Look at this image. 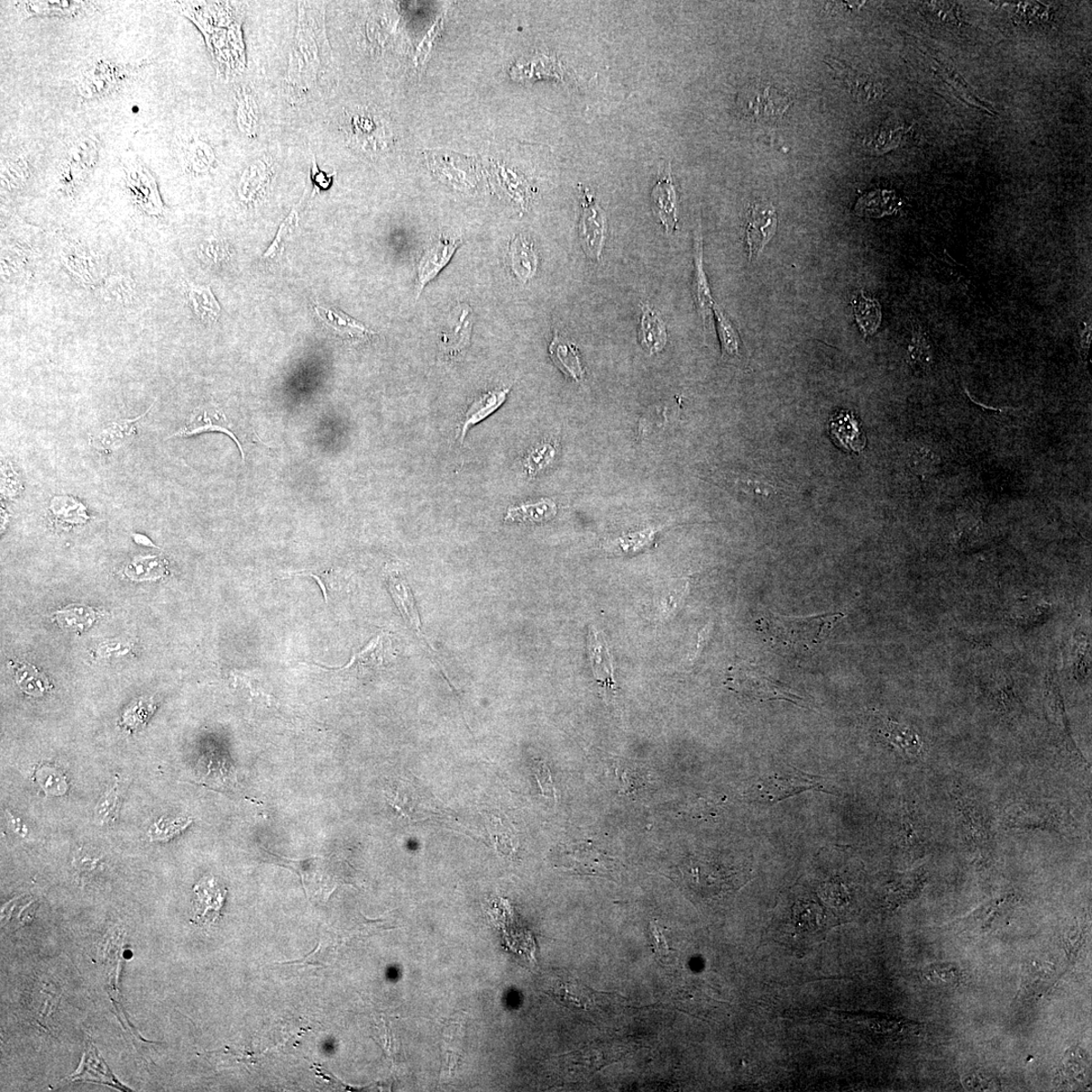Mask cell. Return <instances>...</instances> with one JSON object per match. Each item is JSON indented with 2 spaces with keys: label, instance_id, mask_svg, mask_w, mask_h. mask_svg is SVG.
<instances>
[{
  "label": "cell",
  "instance_id": "30",
  "mask_svg": "<svg viewBox=\"0 0 1092 1092\" xmlns=\"http://www.w3.org/2000/svg\"><path fill=\"white\" fill-rule=\"evenodd\" d=\"M878 734L905 756L919 757L922 754L923 742L919 734L901 723L883 719L878 729Z\"/></svg>",
  "mask_w": 1092,
  "mask_h": 1092
},
{
  "label": "cell",
  "instance_id": "18",
  "mask_svg": "<svg viewBox=\"0 0 1092 1092\" xmlns=\"http://www.w3.org/2000/svg\"><path fill=\"white\" fill-rule=\"evenodd\" d=\"M460 243L458 240H449L442 237L427 248L424 254L422 255L418 265L416 286L418 297L427 284L434 280L438 273L451 261Z\"/></svg>",
  "mask_w": 1092,
  "mask_h": 1092
},
{
  "label": "cell",
  "instance_id": "38",
  "mask_svg": "<svg viewBox=\"0 0 1092 1092\" xmlns=\"http://www.w3.org/2000/svg\"><path fill=\"white\" fill-rule=\"evenodd\" d=\"M510 255L512 269L523 282L534 278L537 268L534 244L518 236L510 244Z\"/></svg>",
  "mask_w": 1092,
  "mask_h": 1092
},
{
  "label": "cell",
  "instance_id": "34",
  "mask_svg": "<svg viewBox=\"0 0 1092 1092\" xmlns=\"http://www.w3.org/2000/svg\"><path fill=\"white\" fill-rule=\"evenodd\" d=\"M831 434L838 445L852 452H861L865 445L858 421L848 411L834 415L831 421Z\"/></svg>",
  "mask_w": 1092,
  "mask_h": 1092
},
{
  "label": "cell",
  "instance_id": "19",
  "mask_svg": "<svg viewBox=\"0 0 1092 1092\" xmlns=\"http://www.w3.org/2000/svg\"><path fill=\"white\" fill-rule=\"evenodd\" d=\"M651 207L655 215L662 222L667 233H674L678 224L677 197L669 168L658 180L651 191Z\"/></svg>",
  "mask_w": 1092,
  "mask_h": 1092
},
{
  "label": "cell",
  "instance_id": "39",
  "mask_svg": "<svg viewBox=\"0 0 1092 1092\" xmlns=\"http://www.w3.org/2000/svg\"><path fill=\"white\" fill-rule=\"evenodd\" d=\"M98 614L93 608L71 605L55 613V620L62 629L69 631H84L93 626Z\"/></svg>",
  "mask_w": 1092,
  "mask_h": 1092
},
{
  "label": "cell",
  "instance_id": "44",
  "mask_svg": "<svg viewBox=\"0 0 1092 1092\" xmlns=\"http://www.w3.org/2000/svg\"><path fill=\"white\" fill-rule=\"evenodd\" d=\"M556 507L552 501H544L508 511L507 519L513 521L545 522L556 516Z\"/></svg>",
  "mask_w": 1092,
  "mask_h": 1092
},
{
  "label": "cell",
  "instance_id": "35",
  "mask_svg": "<svg viewBox=\"0 0 1092 1092\" xmlns=\"http://www.w3.org/2000/svg\"><path fill=\"white\" fill-rule=\"evenodd\" d=\"M901 204L895 192L875 190L859 199L855 213L861 217L880 218L895 213Z\"/></svg>",
  "mask_w": 1092,
  "mask_h": 1092
},
{
  "label": "cell",
  "instance_id": "13",
  "mask_svg": "<svg viewBox=\"0 0 1092 1092\" xmlns=\"http://www.w3.org/2000/svg\"><path fill=\"white\" fill-rule=\"evenodd\" d=\"M777 223L778 217L772 206L756 205L750 209L746 231L750 261L757 260L764 247L772 240L777 230Z\"/></svg>",
  "mask_w": 1092,
  "mask_h": 1092
},
{
  "label": "cell",
  "instance_id": "32",
  "mask_svg": "<svg viewBox=\"0 0 1092 1092\" xmlns=\"http://www.w3.org/2000/svg\"><path fill=\"white\" fill-rule=\"evenodd\" d=\"M509 393L510 389L491 391L482 394V396L476 398L472 403V405L465 413L461 435L462 443L473 426L479 424L480 422L488 418L503 405L505 401L507 400Z\"/></svg>",
  "mask_w": 1092,
  "mask_h": 1092
},
{
  "label": "cell",
  "instance_id": "24",
  "mask_svg": "<svg viewBox=\"0 0 1092 1092\" xmlns=\"http://www.w3.org/2000/svg\"><path fill=\"white\" fill-rule=\"evenodd\" d=\"M179 156L183 168L191 174L207 173L217 160L213 147L198 137L188 138L180 143Z\"/></svg>",
  "mask_w": 1092,
  "mask_h": 1092
},
{
  "label": "cell",
  "instance_id": "31",
  "mask_svg": "<svg viewBox=\"0 0 1092 1092\" xmlns=\"http://www.w3.org/2000/svg\"><path fill=\"white\" fill-rule=\"evenodd\" d=\"M187 298L192 313L200 322L208 325L214 324L221 316V306L209 286H197V284L189 283Z\"/></svg>",
  "mask_w": 1092,
  "mask_h": 1092
},
{
  "label": "cell",
  "instance_id": "10",
  "mask_svg": "<svg viewBox=\"0 0 1092 1092\" xmlns=\"http://www.w3.org/2000/svg\"><path fill=\"white\" fill-rule=\"evenodd\" d=\"M732 681L736 682L737 691L750 699L785 700L797 705L803 702L801 697L757 667L740 669Z\"/></svg>",
  "mask_w": 1092,
  "mask_h": 1092
},
{
  "label": "cell",
  "instance_id": "56",
  "mask_svg": "<svg viewBox=\"0 0 1092 1092\" xmlns=\"http://www.w3.org/2000/svg\"><path fill=\"white\" fill-rule=\"evenodd\" d=\"M650 932H651V935H653L655 948H656V952L658 953V955L660 957L667 956L668 954L669 953V948L668 946L665 934H664L665 929L663 930L662 928H660V926L657 923H653V924H651V926H650Z\"/></svg>",
  "mask_w": 1092,
  "mask_h": 1092
},
{
  "label": "cell",
  "instance_id": "6",
  "mask_svg": "<svg viewBox=\"0 0 1092 1092\" xmlns=\"http://www.w3.org/2000/svg\"><path fill=\"white\" fill-rule=\"evenodd\" d=\"M125 188L137 210L159 219L165 213L158 182L152 172L135 154L127 155L123 164Z\"/></svg>",
  "mask_w": 1092,
  "mask_h": 1092
},
{
  "label": "cell",
  "instance_id": "21",
  "mask_svg": "<svg viewBox=\"0 0 1092 1092\" xmlns=\"http://www.w3.org/2000/svg\"><path fill=\"white\" fill-rule=\"evenodd\" d=\"M391 648L390 639L384 635H381L373 638L359 654L353 655L351 662L342 668H325L319 666L320 668L336 669V671H343V669H356L360 674H369L374 669H378L387 664L389 660V649Z\"/></svg>",
  "mask_w": 1092,
  "mask_h": 1092
},
{
  "label": "cell",
  "instance_id": "2",
  "mask_svg": "<svg viewBox=\"0 0 1092 1092\" xmlns=\"http://www.w3.org/2000/svg\"><path fill=\"white\" fill-rule=\"evenodd\" d=\"M229 3H183L180 12L194 22L204 34L208 47L217 64L218 73L223 76L240 71L244 61L240 42V26L234 18Z\"/></svg>",
  "mask_w": 1092,
  "mask_h": 1092
},
{
  "label": "cell",
  "instance_id": "14",
  "mask_svg": "<svg viewBox=\"0 0 1092 1092\" xmlns=\"http://www.w3.org/2000/svg\"><path fill=\"white\" fill-rule=\"evenodd\" d=\"M154 403L155 402L140 416L109 422V424L100 427L96 434L90 436V445L100 453L113 454L118 451V449L131 444L138 434V422L148 414Z\"/></svg>",
  "mask_w": 1092,
  "mask_h": 1092
},
{
  "label": "cell",
  "instance_id": "23",
  "mask_svg": "<svg viewBox=\"0 0 1092 1092\" xmlns=\"http://www.w3.org/2000/svg\"><path fill=\"white\" fill-rule=\"evenodd\" d=\"M638 342L649 354L663 352L668 342V332L664 321L648 302L641 305Z\"/></svg>",
  "mask_w": 1092,
  "mask_h": 1092
},
{
  "label": "cell",
  "instance_id": "7",
  "mask_svg": "<svg viewBox=\"0 0 1092 1092\" xmlns=\"http://www.w3.org/2000/svg\"><path fill=\"white\" fill-rule=\"evenodd\" d=\"M59 260L70 278L87 289L98 290L111 273L105 255L77 241L60 247Z\"/></svg>",
  "mask_w": 1092,
  "mask_h": 1092
},
{
  "label": "cell",
  "instance_id": "15",
  "mask_svg": "<svg viewBox=\"0 0 1092 1092\" xmlns=\"http://www.w3.org/2000/svg\"><path fill=\"white\" fill-rule=\"evenodd\" d=\"M566 857L568 859L566 867L581 874L609 877L617 869V862L613 858L596 849L591 843H577L566 852Z\"/></svg>",
  "mask_w": 1092,
  "mask_h": 1092
},
{
  "label": "cell",
  "instance_id": "8",
  "mask_svg": "<svg viewBox=\"0 0 1092 1092\" xmlns=\"http://www.w3.org/2000/svg\"><path fill=\"white\" fill-rule=\"evenodd\" d=\"M380 117L366 108L345 112L342 130L346 140L354 148L367 154L379 153L387 146V130Z\"/></svg>",
  "mask_w": 1092,
  "mask_h": 1092
},
{
  "label": "cell",
  "instance_id": "49",
  "mask_svg": "<svg viewBox=\"0 0 1092 1092\" xmlns=\"http://www.w3.org/2000/svg\"><path fill=\"white\" fill-rule=\"evenodd\" d=\"M297 225L298 212L297 209H292L290 216L281 225L278 235L270 246L269 250L264 253V259H273V257L281 253L284 240H286V238L290 236Z\"/></svg>",
  "mask_w": 1092,
  "mask_h": 1092
},
{
  "label": "cell",
  "instance_id": "57",
  "mask_svg": "<svg viewBox=\"0 0 1092 1092\" xmlns=\"http://www.w3.org/2000/svg\"><path fill=\"white\" fill-rule=\"evenodd\" d=\"M133 539L135 540V543L138 545H140L143 546H148V547H158L152 543V540L150 538L147 537L144 535L135 534V535H133Z\"/></svg>",
  "mask_w": 1092,
  "mask_h": 1092
},
{
  "label": "cell",
  "instance_id": "53",
  "mask_svg": "<svg viewBox=\"0 0 1092 1092\" xmlns=\"http://www.w3.org/2000/svg\"><path fill=\"white\" fill-rule=\"evenodd\" d=\"M442 26L443 20H439L433 27H431V30L425 36L424 41H422L420 44L415 56V63L418 66H422V64L426 61L428 54L431 48H433V44L434 43L436 36L439 35L440 31H442Z\"/></svg>",
  "mask_w": 1092,
  "mask_h": 1092
},
{
  "label": "cell",
  "instance_id": "40",
  "mask_svg": "<svg viewBox=\"0 0 1092 1092\" xmlns=\"http://www.w3.org/2000/svg\"><path fill=\"white\" fill-rule=\"evenodd\" d=\"M853 311L857 323L861 332L865 336L876 332L881 323V308L876 300L867 298L864 293L861 292L855 300L852 301Z\"/></svg>",
  "mask_w": 1092,
  "mask_h": 1092
},
{
  "label": "cell",
  "instance_id": "12",
  "mask_svg": "<svg viewBox=\"0 0 1092 1092\" xmlns=\"http://www.w3.org/2000/svg\"><path fill=\"white\" fill-rule=\"evenodd\" d=\"M36 158L29 150H12L2 153L0 181L2 192L15 194L29 187L35 172Z\"/></svg>",
  "mask_w": 1092,
  "mask_h": 1092
},
{
  "label": "cell",
  "instance_id": "26",
  "mask_svg": "<svg viewBox=\"0 0 1092 1092\" xmlns=\"http://www.w3.org/2000/svg\"><path fill=\"white\" fill-rule=\"evenodd\" d=\"M549 355L550 359L558 367V370L563 372L567 378H571L575 382H582L584 380L585 371L577 345L567 341V339L559 336L556 332L552 343L549 345Z\"/></svg>",
  "mask_w": 1092,
  "mask_h": 1092
},
{
  "label": "cell",
  "instance_id": "36",
  "mask_svg": "<svg viewBox=\"0 0 1092 1092\" xmlns=\"http://www.w3.org/2000/svg\"><path fill=\"white\" fill-rule=\"evenodd\" d=\"M389 589L403 619L422 637L421 621L416 608L414 597L408 584L397 576H392L389 580Z\"/></svg>",
  "mask_w": 1092,
  "mask_h": 1092
},
{
  "label": "cell",
  "instance_id": "43",
  "mask_svg": "<svg viewBox=\"0 0 1092 1092\" xmlns=\"http://www.w3.org/2000/svg\"><path fill=\"white\" fill-rule=\"evenodd\" d=\"M444 1053L446 1055V1068L453 1072L460 1063L464 1043V1031L462 1026L449 1025L444 1033Z\"/></svg>",
  "mask_w": 1092,
  "mask_h": 1092
},
{
  "label": "cell",
  "instance_id": "20",
  "mask_svg": "<svg viewBox=\"0 0 1092 1092\" xmlns=\"http://www.w3.org/2000/svg\"><path fill=\"white\" fill-rule=\"evenodd\" d=\"M205 433H221L231 437L237 446L240 447L243 461H245V454L240 440L237 439L230 428H229L224 415L214 408L196 410L194 414L190 416L186 426L170 437H189Z\"/></svg>",
  "mask_w": 1092,
  "mask_h": 1092
},
{
  "label": "cell",
  "instance_id": "3",
  "mask_svg": "<svg viewBox=\"0 0 1092 1092\" xmlns=\"http://www.w3.org/2000/svg\"><path fill=\"white\" fill-rule=\"evenodd\" d=\"M843 617L845 614L842 613L809 617H786L768 613L757 621V627L773 647L807 651L822 644Z\"/></svg>",
  "mask_w": 1092,
  "mask_h": 1092
},
{
  "label": "cell",
  "instance_id": "37",
  "mask_svg": "<svg viewBox=\"0 0 1092 1092\" xmlns=\"http://www.w3.org/2000/svg\"><path fill=\"white\" fill-rule=\"evenodd\" d=\"M559 1004L573 1009H589L594 1004V994L577 980L559 981L550 991Z\"/></svg>",
  "mask_w": 1092,
  "mask_h": 1092
},
{
  "label": "cell",
  "instance_id": "46",
  "mask_svg": "<svg viewBox=\"0 0 1092 1092\" xmlns=\"http://www.w3.org/2000/svg\"><path fill=\"white\" fill-rule=\"evenodd\" d=\"M713 310L715 317L718 320L722 354L729 356L739 355L740 341L736 330H734L730 321L724 316L717 304H714Z\"/></svg>",
  "mask_w": 1092,
  "mask_h": 1092
},
{
  "label": "cell",
  "instance_id": "33",
  "mask_svg": "<svg viewBox=\"0 0 1092 1092\" xmlns=\"http://www.w3.org/2000/svg\"><path fill=\"white\" fill-rule=\"evenodd\" d=\"M32 251L23 244L3 245L2 275L5 281H23L29 278Z\"/></svg>",
  "mask_w": 1092,
  "mask_h": 1092
},
{
  "label": "cell",
  "instance_id": "28",
  "mask_svg": "<svg viewBox=\"0 0 1092 1092\" xmlns=\"http://www.w3.org/2000/svg\"><path fill=\"white\" fill-rule=\"evenodd\" d=\"M694 268L693 296L695 304L704 321L705 327L708 328L711 319V310L714 307V301L711 298L708 279H706L703 269L702 238L700 233H697L695 238Z\"/></svg>",
  "mask_w": 1092,
  "mask_h": 1092
},
{
  "label": "cell",
  "instance_id": "42",
  "mask_svg": "<svg viewBox=\"0 0 1092 1092\" xmlns=\"http://www.w3.org/2000/svg\"><path fill=\"white\" fill-rule=\"evenodd\" d=\"M15 680L21 689L31 696H43L51 688L48 679L31 665L18 667Z\"/></svg>",
  "mask_w": 1092,
  "mask_h": 1092
},
{
  "label": "cell",
  "instance_id": "54",
  "mask_svg": "<svg viewBox=\"0 0 1092 1092\" xmlns=\"http://www.w3.org/2000/svg\"><path fill=\"white\" fill-rule=\"evenodd\" d=\"M117 803L118 794L115 791H109L107 794H106L104 800L100 801L97 807L98 818L102 819L100 821L109 822L108 819H112L117 813L115 811L117 809Z\"/></svg>",
  "mask_w": 1092,
  "mask_h": 1092
},
{
  "label": "cell",
  "instance_id": "1",
  "mask_svg": "<svg viewBox=\"0 0 1092 1092\" xmlns=\"http://www.w3.org/2000/svg\"><path fill=\"white\" fill-rule=\"evenodd\" d=\"M332 48L327 38L323 6L300 3L295 42L286 77L291 103H305L332 86Z\"/></svg>",
  "mask_w": 1092,
  "mask_h": 1092
},
{
  "label": "cell",
  "instance_id": "41",
  "mask_svg": "<svg viewBox=\"0 0 1092 1092\" xmlns=\"http://www.w3.org/2000/svg\"><path fill=\"white\" fill-rule=\"evenodd\" d=\"M458 311H456V321L451 323V328L444 333V344L453 352L460 348L462 350L469 342L472 330L470 307H458Z\"/></svg>",
  "mask_w": 1092,
  "mask_h": 1092
},
{
  "label": "cell",
  "instance_id": "5",
  "mask_svg": "<svg viewBox=\"0 0 1092 1092\" xmlns=\"http://www.w3.org/2000/svg\"><path fill=\"white\" fill-rule=\"evenodd\" d=\"M142 67L105 59L90 62L76 77L77 94L84 102L111 97L130 84Z\"/></svg>",
  "mask_w": 1092,
  "mask_h": 1092
},
{
  "label": "cell",
  "instance_id": "45",
  "mask_svg": "<svg viewBox=\"0 0 1092 1092\" xmlns=\"http://www.w3.org/2000/svg\"><path fill=\"white\" fill-rule=\"evenodd\" d=\"M51 510L57 518L68 523H85L87 520L84 505L71 497H56L51 502Z\"/></svg>",
  "mask_w": 1092,
  "mask_h": 1092
},
{
  "label": "cell",
  "instance_id": "22",
  "mask_svg": "<svg viewBox=\"0 0 1092 1092\" xmlns=\"http://www.w3.org/2000/svg\"><path fill=\"white\" fill-rule=\"evenodd\" d=\"M958 803L962 813L963 825H964L966 830L968 840L971 845L982 856H985L988 852L990 846V834L985 814L982 813L979 807L969 800V798L958 797Z\"/></svg>",
  "mask_w": 1092,
  "mask_h": 1092
},
{
  "label": "cell",
  "instance_id": "11",
  "mask_svg": "<svg viewBox=\"0 0 1092 1092\" xmlns=\"http://www.w3.org/2000/svg\"><path fill=\"white\" fill-rule=\"evenodd\" d=\"M580 240L583 250L592 260H599L607 240V219L588 189L582 191Z\"/></svg>",
  "mask_w": 1092,
  "mask_h": 1092
},
{
  "label": "cell",
  "instance_id": "52",
  "mask_svg": "<svg viewBox=\"0 0 1092 1092\" xmlns=\"http://www.w3.org/2000/svg\"><path fill=\"white\" fill-rule=\"evenodd\" d=\"M534 773L536 781L540 788L541 793L546 798H556V789L554 786L552 774L548 767L544 761H536L534 765Z\"/></svg>",
  "mask_w": 1092,
  "mask_h": 1092
},
{
  "label": "cell",
  "instance_id": "17",
  "mask_svg": "<svg viewBox=\"0 0 1092 1092\" xmlns=\"http://www.w3.org/2000/svg\"><path fill=\"white\" fill-rule=\"evenodd\" d=\"M195 915L192 923L209 924L222 916L227 889L216 879L204 878L195 887Z\"/></svg>",
  "mask_w": 1092,
  "mask_h": 1092
},
{
  "label": "cell",
  "instance_id": "16",
  "mask_svg": "<svg viewBox=\"0 0 1092 1092\" xmlns=\"http://www.w3.org/2000/svg\"><path fill=\"white\" fill-rule=\"evenodd\" d=\"M1006 825L1021 829L1058 830L1063 827V816L1049 805H1017L1005 816Z\"/></svg>",
  "mask_w": 1092,
  "mask_h": 1092
},
{
  "label": "cell",
  "instance_id": "4",
  "mask_svg": "<svg viewBox=\"0 0 1092 1092\" xmlns=\"http://www.w3.org/2000/svg\"><path fill=\"white\" fill-rule=\"evenodd\" d=\"M102 142L94 134H78L63 147L56 168L59 190L76 197L93 176L100 159Z\"/></svg>",
  "mask_w": 1092,
  "mask_h": 1092
},
{
  "label": "cell",
  "instance_id": "51",
  "mask_svg": "<svg viewBox=\"0 0 1092 1092\" xmlns=\"http://www.w3.org/2000/svg\"><path fill=\"white\" fill-rule=\"evenodd\" d=\"M153 711V704L151 701L141 700L136 703L132 708L128 709L124 714V722L126 726L137 729L143 726L147 719L150 717Z\"/></svg>",
  "mask_w": 1092,
  "mask_h": 1092
},
{
  "label": "cell",
  "instance_id": "27",
  "mask_svg": "<svg viewBox=\"0 0 1092 1092\" xmlns=\"http://www.w3.org/2000/svg\"><path fill=\"white\" fill-rule=\"evenodd\" d=\"M91 3L85 2H18L15 3L18 14L23 20L35 16L76 17L87 12Z\"/></svg>",
  "mask_w": 1092,
  "mask_h": 1092
},
{
  "label": "cell",
  "instance_id": "50",
  "mask_svg": "<svg viewBox=\"0 0 1092 1092\" xmlns=\"http://www.w3.org/2000/svg\"><path fill=\"white\" fill-rule=\"evenodd\" d=\"M486 825H488L491 838L495 842V849L502 851V852H507L508 848L511 849L508 846V842L513 843L511 836H514V834L511 833V830L508 827H505L502 820L495 819L494 816L486 820Z\"/></svg>",
  "mask_w": 1092,
  "mask_h": 1092
},
{
  "label": "cell",
  "instance_id": "9",
  "mask_svg": "<svg viewBox=\"0 0 1092 1092\" xmlns=\"http://www.w3.org/2000/svg\"><path fill=\"white\" fill-rule=\"evenodd\" d=\"M821 787L816 778L794 769H780L760 779L756 785L758 800L764 804H775L786 798Z\"/></svg>",
  "mask_w": 1092,
  "mask_h": 1092
},
{
  "label": "cell",
  "instance_id": "48",
  "mask_svg": "<svg viewBox=\"0 0 1092 1092\" xmlns=\"http://www.w3.org/2000/svg\"><path fill=\"white\" fill-rule=\"evenodd\" d=\"M165 566L161 559L158 556L143 557L136 559L131 565H128L126 573L133 579H152L163 575Z\"/></svg>",
  "mask_w": 1092,
  "mask_h": 1092
},
{
  "label": "cell",
  "instance_id": "47",
  "mask_svg": "<svg viewBox=\"0 0 1092 1092\" xmlns=\"http://www.w3.org/2000/svg\"><path fill=\"white\" fill-rule=\"evenodd\" d=\"M237 104V120L241 131L247 135L253 134L259 124V116H257L259 108H257L254 99L246 91H243L242 94H240Z\"/></svg>",
  "mask_w": 1092,
  "mask_h": 1092
},
{
  "label": "cell",
  "instance_id": "25",
  "mask_svg": "<svg viewBox=\"0 0 1092 1092\" xmlns=\"http://www.w3.org/2000/svg\"><path fill=\"white\" fill-rule=\"evenodd\" d=\"M315 311L328 328H332L336 334L348 339V341L363 342L375 334L359 321L348 316L341 310L316 306Z\"/></svg>",
  "mask_w": 1092,
  "mask_h": 1092
},
{
  "label": "cell",
  "instance_id": "55",
  "mask_svg": "<svg viewBox=\"0 0 1092 1092\" xmlns=\"http://www.w3.org/2000/svg\"><path fill=\"white\" fill-rule=\"evenodd\" d=\"M334 174H327L318 168L315 158L311 162V180H313L314 191L327 190L332 185Z\"/></svg>",
  "mask_w": 1092,
  "mask_h": 1092
},
{
  "label": "cell",
  "instance_id": "29",
  "mask_svg": "<svg viewBox=\"0 0 1092 1092\" xmlns=\"http://www.w3.org/2000/svg\"><path fill=\"white\" fill-rule=\"evenodd\" d=\"M98 291L105 301L118 307L134 305L138 297L136 281L124 272L109 273Z\"/></svg>",
  "mask_w": 1092,
  "mask_h": 1092
}]
</instances>
